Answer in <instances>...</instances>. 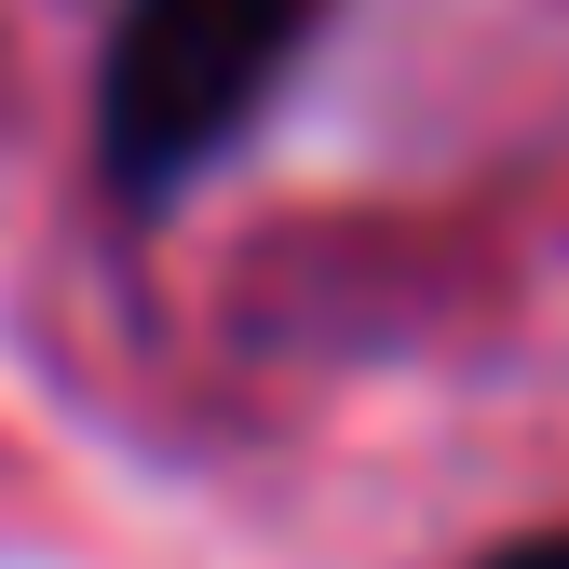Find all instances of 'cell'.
I'll list each match as a JSON object with an SVG mask.
<instances>
[{"mask_svg":"<svg viewBox=\"0 0 569 569\" xmlns=\"http://www.w3.org/2000/svg\"><path fill=\"white\" fill-rule=\"evenodd\" d=\"M339 0H109L96 28V190L122 218H177L203 177L258 150Z\"/></svg>","mask_w":569,"mask_h":569,"instance_id":"6da1fadb","label":"cell"},{"mask_svg":"<svg viewBox=\"0 0 569 569\" xmlns=\"http://www.w3.org/2000/svg\"><path fill=\"white\" fill-rule=\"evenodd\" d=\"M475 569H569V529H516V542H488Z\"/></svg>","mask_w":569,"mask_h":569,"instance_id":"7a4b0ae2","label":"cell"}]
</instances>
